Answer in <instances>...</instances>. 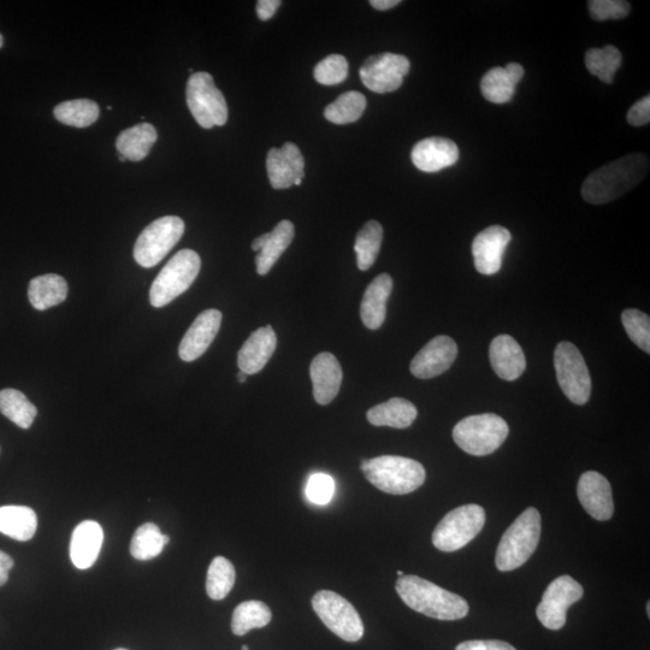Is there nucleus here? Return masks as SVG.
Returning a JSON list of instances; mask_svg holds the SVG:
<instances>
[{"mask_svg":"<svg viewBox=\"0 0 650 650\" xmlns=\"http://www.w3.org/2000/svg\"><path fill=\"white\" fill-rule=\"evenodd\" d=\"M647 613H648V617H650V604H649V602L647 604Z\"/></svg>","mask_w":650,"mask_h":650,"instance_id":"52","label":"nucleus"},{"mask_svg":"<svg viewBox=\"0 0 650 650\" xmlns=\"http://www.w3.org/2000/svg\"><path fill=\"white\" fill-rule=\"evenodd\" d=\"M0 412L21 429L31 428L38 415L37 407L26 395L11 388L0 390Z\"/></svg>","mask_w":650,"mask_h":650,"instance_id":"31","label":"nucleus"},{"mask_svg":"<svg viewBox=\"0 0 650 650\" xmlns=\"http://www.w3.org/2000/svg\"><path fill=\"white\" fill-rule=\"evenodd\" d=\"M510 428L504 418L494 413L462 419L453 429V440L464 452L476 457L492 454L507 439Z\"/></svg>","mask_w":650,"mask_h":650,"instance_id":"5","label":"nucleus"},{"mask_svg":"<svg viewBox=\"0 0 650 650\" xmlns=\"http://www.w3.org/2000/svg\"><path fill=\"white\" fill-rule=\"evenodd\" d=\"M3 45H4V38L3 35L0 34V49H2Z\"/></svg>","mask_w":650,"mask_h":650,"instance_id":"51","label":"nucleus"},{"mask_svg":"<svg viewBox=\"0 0 650 650\" xmlns=\"http://www.w3.org/2000/svg\"><path fill=\"white\" fill-rule=\"evenodd\" d=\"M313 398L319 405H329L338 397L342 383V369L338 358L329 352L313 358L310 368Z\"/></svg>","mask_w":650,"mask_h":650,"instance_id":"19","label":"nucleus"},{"mask_svg":"<svg viewBox=\"0 0 650 650\" xmlns=\"http://www.w3.org/2000/svg\"><path fill=\"white\" fill-rule=\"evenodd\" d=\"M185 233V222L177 216L158 218L139 235L134 258L140 267L153 268L167 257Z\"/></svg>","mask_w":650,"mask_h":650,"instance_id":"10","label":"nucleus"},{"mask_svg":"<svg viewBox=\"0 0 650 650\" xmlns=\"http://www.w3.org/2000/svg\"><path fill=\"white\" fill-rule=\"evenodd\" d=\"M366 109L364 94L357 91H348L334 100L324 110V117L335 124H348L357 122Z\"/></svg>","mask_w":650,"mask_h":650,"instance_id":"36","label":"nucleus"},{"mask_svg":"<svg viewBox=\"0 0 650 650\" xmlns=\"http://www.w3.org/2000/svg\"><path fill=\"white\" fill-rule=\"evenodd\" d=\"M404 575H405V573L403 571H398V576L399 577H403Z\"/></svg>","mask_w":650,"mask_h":650,"instance_id":"53","label":"nucleus"},{"mask_svg":"<svg viewBox=\"0 0 650 650\" xmlns=\"http://www.w3.org/2000/svg\"><path fill=\"white\" fill-rule=\"evenodd\" d=\"M115 650H128V649L118 648V649H115Z\"/></svg>","mask_w":650,"mask_h":650,"instance_id":"56","label":"nucleus"},{"mask_svg":"<svg viewBox=\"0 0 650 650\" xmlns=\"http://www.w3.org/2000/svg\"><path fill=\"white\" fill-rule=\"evenodd\" d=\"M410 68L409 58L397 53L384 52L366 59L359 70V75L364 86L370 91L390 93L403 86Z\"/></svg>","mask_w":650,"mask_h":650,"instance_id":"12","label":"nucleus"},{"mask_svg":"<svg viewBox=\"0 0 650 650\" xmlns=\"http://www.w3.org/2000/svg\"><path fill=\"white\" fill-rule=\"evenodd\" d=\"M455 650H517L511 644L502 641H468L460 643Z\"/></svg>","mask_w":650,"mask_h":650,"instance_id":"44","label":"nucleus"},{"mask_svg":"<svg viewBox=\"0 0 650 650\" xmlns=\"http://www.w3.org/2000/svg\"><path fill=\"white\" fill-rule=\"evenodd\" d=\"M222 323V312L206 310L195 318L187 330L179 347L180 358L183 362L191 363L202 357L214 342Z\"/></svg>","mask_w":650,"mask_h":650,"instance_id":"18","label":"nucleus"},{"mask_svg":"<svg viewBox=\"0 0 650 650\" xmlns=\"http://www.w3.org/2000/svg\"><path fill=\"white\" fill-rule=\"evenodd\" d=\"M360 469L372 486L392 495L415 492L427 478V472L421 463L398 455H382L363 460Z\"/></svg>","mask_w":650,"mask_h":650,"instance_id":"3","label":"nucleus"},{"mask_svg":"<svg viewBox=\"0 0 650 650\" xmlns=\"http://www.w3.org/2000/svg\"><path fill=\"white\" fill-rule=\"evenodd\" d=\"M15 563L9 554L0 551V587L8 582L9 572L13 570Z\"/></svg>","mask_w":650,"mask_h":650,"instance_id":"46","label":"nucleus"},{"mask_svg":"<svg viewBox=\"0 0 650 650\" xmlns=\"http://www.w3.org/2000/svg\"><path fill=\"white\" fill-rule=\"evenodd\" d=\"M489 358L496 375L504 381H516L527 368L522 347L510 335L496 336L490 344Z\"/></svg>","mask_w":650,"mask_h":650,"instance_id":"21","label":"nucleus"},{"mask_svg":"<svg viewBox=\"0 0 650 650\" xmlns=\"http://www.w3.org/2000/svg\"><path fill=\"white\" fill-rule=\"evenodd\" d=\"M590 16L595 21L620 20L629 15L630 3L624 0H592L588 3Z\"/></svg>","mask_w":650,"mask_h":650,"instance_id":"41","label":"nucleus"},{"mask_svg":"<svg viewBox=\"0 0 650 650\" xmlns=\"http://www.w3.org/2000/svg\"><path fill=\"white\" fill-rule=\"evenodd\" d=\"M418 415L417 407L403 398H393L368 411V421L375 427L406 429L411 427Z\"/></svg>","mask_w":650,"mask_h":650,"instance_id":"26","label":"nucleus"},{"mask_svg":"<svg viewBox=\"0 0 650 650\" xmlns=\"http://www.w3.org/2000/svg\"><path fill=\"white\" fill-rule=\"evenodd\" d=\"M38 529V517L27 506L0 507V533L16 541L33 539Z\"/></svg>","mask_w":650,"mask_h":650,"instance_id":"29","label":"nucleus"},{"mask_svg":"<svg viewBox=\"0 0 650 650\" xmlns=\"http://www.w3.org/2000/svg\"><path fill=\"white\" fill-rule=\"evenodd\" d=\"M383 240V227L377 221H369L359 230L354 251L357 253L358 268L369 270L375 264Z\"/></svg>","mask_w":650,"mask_h":650,"instance_id":"34","label":"nucleus"},{"mask_svg":"<svg viewBox=\"0 0 650 650\" xmlns=\"http://www.w3.org/2000/svg\"><path fill=\"white\" fill-rule=\"evenodd\" d=\"M411 158L417 169L424 173H437L458 162L459 149L452 140L427 138L413 147Z\"/></svg>","mask_w":650,"mask_h":650,"instance_id":"20","label":"nucleus"},{"mask_svg":"<svg viewBox=\"0 0 650 650\" xmlns=\"http://www.w3.org/2000/svg\"><path fill=\"white\" fill-rule=\"evenodd\" d=\"M648 171L649 157L644 153H631L619 158L585 179L583 199L594 205L611 203L640 185Z\"/></svg>","mask_w":650,"mask_h":650,"instance_id":"1","label":"nucleus"},{"mask_svg":"<svg viewBox=\"0 0 650 650\" xmlns=\"http://www.w3.org/2000/svg\"><path fill=\"white\" fill-rule=\"evenodd\" d=\"M120 161L124 163V162H127V159L124 158L123 156H120Z\"/></svg>","mask_w":650,"mask_h":650,"instance_id":"54","label":"nucleus"},{"mask_svg":"<svg viewBox=\"0 0 650 650\" xmlns=\"http://www.w3.org/2000/svg\"><path fill=\"white\" fill-rule=\"evenodd\" d=\"M280 0H259L257 3V15L259 20L268 21L273 19L276 11L280 9Z\"/></svg>","mask_w":650,"mask_h":650,"instance_id":"45","label":"nucleus"},{"mask_svg":"<svg viewBox=\"0 0 650 650\" xmlns=\"http://www.w3.org/2000/svg\"><path fill=\"white\" fill-rule=\"evenodd\" d=\"M271 618L273 613L264 602L257 600L242 602L233 613V634L244 636L253 629L265 628L270 624Z\"/></svg>","mask_w":650,"mask_h":650,"instance_id":"32","label":"nucleus"},{"mask_svg":"<svg viewBox=\"0 0 650 650\" xmlns=\"http://www.w3.org/2000/svg\"><path fill=\"white\" fill-rule=\"evenodd\" d=\"M276 346L277 338L273 327L267 325V327L256 330L238 353L240 371L247 375L258 374L273 357Z\"/></svg>","mask_w":650,"mask_h":650,"instance_id":"22","label":"nucleus"},{"mask_svg":"<svg viewBox=\"0 0 650 650\" xmlns=\"http://www.w3.org/2000/svg\"><path fill=\"white\" fill-rule=\"evenodd\" d=\"M200 268H202V260L197 252L193 250L177 252L152 283L151 305L155 307L167 306L188 291L197 279Z\"/></svg>","mask_w":650,"mask_h":650,"instance_id":"6","label":"nucleus"},{"mask_svg":"<svg viewBox=\"0 0 650 650\" xmlns=\"http://www.w3.org/2000/svg\"><path fill=\"white\" fill-rule=\"evenodd\" d=\"M554 366L561 390L576 405L587 404L592 394V378L582 353L571 342L555 348Z\"/></svg>","mask_w":650,"mask_h":650,"instance_id":"11","label":"nucleus"},{"mask_svg":"<svg viewBox=\"0 0 650 650\" xmlns=\"http://www.w3.org/2000/svg\"><path fill=\"white\" fill-rule=\"evenodd\" d=\"M56 120L67 126L86 128L98 120L100 109L96 102L90 99L68 100L58 104L53 110Z\"/></svg>","mask_w":650,"mask_h":650,"instance_id":"33","label":"nucleus"},{"mask_svg":"<svg viewBox=\"0 0 650 650\" xmlns=\"http://www.w3.org/2000/svg\"><path fill=\"white\" fill-rule=\"evenodd\" d=\"M512 241L510 230L501 226H492L482 230L472 242V256L478 273L492 276L499 273L502 258L508 244Z\"/></svg>","mask_w":650,"mask_h":650,"instance_id":"15","label":"nucleus"},{"mask_svg":"<svg viewBox=\"0 0 650 650\" xmlns=\"http://www.w3.org/2000/svg\"><path fill=\"white\" fill-rule=\"evenodd\" d=\"M541 537V514L529 507L514 520L501 537L495 564L502 572L512 571L523 566L539 546Z\"/></svg>","mask_w":650,"mask_h":650,"instance_id":"4","label":"nucleus"},{"mask_svg":"<svg viewBox=\"0 0 650 650\" xmlns=\"http://www.w3.org/2000/svg\"><path fill=\"white\" fill-rule=\"evenodd\" d=\"M267 171L274 189L300 186L305 176L303 153L293 143H286L281 149H271L267 157Z\"/></svg>","mask_w":650,"mask_h":650,"instance_id":"14","label":"nucleus"},{"mask_svg":"<svg viewBox=\"0 0 650 650\" xmlns=\"http://www.w3.org/2000/svg\"><path fill=\"white\" fill-rule=\"evenodd\" d=\"M295 229L291 221H281L274 228L273 232L269 233L267 244L263 247L262 251L258 252L256 257L257 273L260 276L267 275L274 265L277 263L289 245L292 244L294 239Z\"/></svg>","mask_w":650,"mask_h":650,"instance_id":"30","label":"nucleus"},{"mask_svg":"<svg viewBox=\"0 0 650 650\" xmlns=\"http://www.w3.org/2000/svg\"><path fill=\"white\" fill-rule=\"evenodd\" d=\"M335 494L333 477L325 474H315L310 477L306 486V496L313 504L327 505Z\"/></svg>","mask_w":650,"mask_h":650,"instance_id":"42","label":"nucleus"},{"mask_svg":"<svg viewBox=\"0 0 650 650\" xmlns=\"http://www.w3.org/2000/svg\"><path fill=\"white\" fill-rule=\"evenodd\" d=\"M523 76L524 68L518 63H508L505 68L490 69L481 81L483 97L494 104L511 102Z\"/></svg>","mask_w":650,"mask_h":650,"instance_id":"24","label":"nucleus"},{"mask_svg":"<svg viewBox=\"0 0 650 650\" xmlns=\"http://www.w3.org/2000/svg\"><path fill=\"white\" fill-rule=\"evenodd\" d=\"M241 650H250L247 646H242Z\"/></svg>","mask_w":650,"mask_h":650,"instance_id":"55","label":"nucleus"},{"mask_svg":"<svg viewBox=\"0 0 650 650\" xmlns=\"http://www.w3.org/2000/svg\"><path fill=\"white\" fill-rule=\"evenodd\" d=\"M395 589L407 606L429 618L458 620L468 616L469 604L457 594L418 576L399 577Z\"/></svg>","mask_w":650,"mask_h":650,"instance_id":"2","label":"nucleus"},{"mask_svg":"<svg viewBox=\"0 0 650 650\" xmlns=\"http://www.w3.org/2000/svg\"><path fill=\"white\" fill-rule=\"evenodd\" d=\"M315 79L324 86L341 84L348 76V62L344 56L330 55L316 65Z\"/></svg>","mask_w":650,"mask_h":650,"instance_id":"40","label":"nucleus"},{"mask_svg":"<svg viewBox=\"0 0 650 650\" xmlns=\"http://www.w3.org/2000/svg\"><path fill=\"white\" fill-rule=\"evenodd\" d=\"M164 547L161 529L156 524L146 523L135 531L130 542V554L137 560H151L158 557Z\"/></svg>","mask_w":650,"mask_h":650,"instance_id":"38","label":"nucleus"},{"mask_svg":"<svg viewBox=\"0 0 650 650\" xmlns=\"http://www.w3.org/2000/svg\"><path fill=\"white\" fill-rule=\"evenodd\" d=\"M458 356V346L449 336H436L413 358L410 370L412 375L429 380L446 372Z\"/></svg>","mask_w":650,"mask_h":650,"instance_id":"16","label":"nucleus"},{"mask_svg":"<svg viewBox=\"0 0 650 650\" xmlns=\"http://www.w3.org/2000/svg\"><path fill=\"white\" fill-rule=\"evenodd\" d=\"M313 611L323 624L341 640L354 643L362 640L364 624L350 601L330 590H321L312 598Z\"/></svg>","mask_w":650,"mask_h":650,"instance_id":"9","label":"nucleus"},{"mask_svg":"<svg viewBox=\"0 0 650 650\" xmlns=\"http://www.w3.org/2000/svg\"><path fill=\"white\" fill-rule=\"evenodd\" d=\"M486 523V512L478 505H465L446 514L433 534V543L442 552H455L475 539Z\"/></svg>","mask_w":650,"mask_h":650,"instance_id":"7","label":"nucleus"},{"mask_svg":"<svg viewBox=\"0 0 650 650\" xmlns=\"http://www.w3.org/2000/svg\"><path fill=\"white\" fill-rule=\"evenodd\" d=\"M104 531L94 520H85L75 528L70 541V559L80 570L90 569L96 563L103 547Z\"/></svg>","mask_w":650,"mask_h":650,"instance_id":"23","label":"nucleus"},{"mask_svg":"<svg viewBox=\"0 0 650 650\" xmlns=\"http://www.w3.org/2000/svg\"><path fill=\"white\" fill-rule=\"evenodd\" d=\"M581 584L570 576H560L548 585L537 607V618L549 630H560L566 624L567 610L583 598Z\"/></svg>","mask_w":650,"mask_h":650,"instance_id":"13","label":"nucleus"},{"mask_svg":"<svg viewBox=\"0 0 650 650\" xmlns=\"http://www.w3.org/2000/svg\"><path fill=\"white\" fill-rule=\"evenodd\" d=\"M268 239L269 233L258 236V238L254 239L252 242V250L256 252L262 251L265 244H267Z\"/></svg>","mask_w":650,"mask_h":650,"instance_id":"48","label":"nucleus"},{"mask_svg":"<svg viewBox=\"0 0 650 650\" xmlns=\"http://www.w3.org/2000/svg\"><path fill=\"white\" fill-rule=\"evenodd\" d=\"M578 500L584 510L594 519L605 522L614 513L612 487L605 476L596 471H587L579 478Z\"/></svg>","mask_w":650,"mask_h":650,"instance_id":"17","label":"nucleus"},{"mask_svg":"<svg viewBox=\"0 0 650 650\" xmlns=\"http://www.w3.org/2000/svg\"><path fill=\"white\" fill-rule=\"evenodd\" d=\"M187 105L200 127L211 129L228 121L226 98L209 73H193L187 84Z\"/></svg>","mask_w":650,"mask_h":650,"instance_id":"8","label":"nucleus"},{"mask_svg":"<svg viewBox=\"0 0 650 650\" xmlns=\"http://www.w3.org/2000/svg\"><path fill=\"white\" fill-rule=\"evenodd\" d=\"M622 61V53L612 45L604 49H590L585 53V67L605 84H612Z\"/></svg>","mask_w":650,"mask_h":650,"instance_id":"35","label":"nucleus"},{"mask_svg":"<svg viewBox=\"0 0 650 650\" xmlns=\"http://www.w3.org/2000/svg\"><path fill=\"white\" fill-rule=\"evenodd\" d=\"M248 375L245 374V372L240 371L238 374V380L240 383H245L247 380Z\"/></svg>","mask_w":650,"mask_h":650,"instance_id":"49","label":"nucleus"},{"mask_svg":"<svg viewBox=\"0 0 650 650\" xmlns=\"http://www.w3.org/2000/svg\"><path fill=\"white\" fill-rule=\"evenodd\" d=\"M393 291V279L388 274H381L370 283L364 293L360 317L366 328L377 330L386 321L387 301Z\"/></svg>","mask_w":650,"mask_h":650,"instance_id":"25","label":"nucleus"},{"mask_svg":"<svg viewBox=\"0 0 650 650\" xmlns=\"http://www.w3.org/2000/svg\"><path fill=\"white\" fill-rule=\"evenodd\" d=\"M628 122L632 127L646 126L650 122V96L638 100L631 106Z\"/></svg>","mask_w":650,"mask_h":650,"instance_id":"43","label":"nucleus"},{"mask_svg":"<svg viewBox=\"0 0 650 650\" xmlns=\"http://www.w3.org/2000/svg\"><path fill=\"white\" fill-rule=\"evenodd\" d=\"M622 322L626 333L634 344L642 351L650 353V318L646 313L629 309L622 315Z\"/></svg>","mask_w":650,"mask_h":650,"instance_id":"39","label":"nucleus"},{"mask_svg":"<svg viewBox=\"0 0 650 650\" xmlns=\"http://www.w3.org/2000/svg\"><path fill=\"white\" fill-rule=\"evenodd\" d=\"M163 540H164L165 545H168V543L170 541V537L167 536V535H163Z\"/></svg>","mask_w":650,"mask_h":650,"instance_id":"50","label":"nucleus"},{"mask_svg":"<svg viewBox=\"0 0 650 650\" xmlns=\"http://www.w3.org/2000/svg\"><path fill=\"white\" fill-rule=\"evenodd\" d=\"M68 283L62 276L47 274L29 283L28 298L35 310L45 311L62 304L68 297Z\"/></svg>","mask_w":650,"mask_h":650,"instance_id":"28","label":"nucleus"},{"mask_svg":"<svg viewBox=\"0 0 650 650\" xmlns=\"http://www.w3.org/2000/svg\"><path fill=\"white\" fill-rule=\"evenodd\" d=\"M235 579L234 565L226 558L216 557L212 560L206 577V593L212 600L226 599L232 592Z\"/></svg>","mask_w":650,"mask_h":650,"instance_id":"37","label":"nucleus"},{"mask_svg":"<svg viewBox=\"0 0 650 650\" xmlns=\"http://www.w3.org/2000/svg\"><path fill=\"white\" fill-rule=\"evenodd\" d=\"M400 3V0H371L370 5L376 10L386 11L397 7Z\"/></svg>","mask_w":650,"mask_h":650,"instance_id":"47","label":"nucleus"},{"mask_svg":"<svg viewBox=\"0 0 650 650\" xmlns=\"http://www.w3.org/2000/svg\"><path fill=\"white\" fill-rule=\"evenodd\" d=\"M158 139L157 130L151 123H140L123 130L116 140L117 151L127 161H143Z\"/></svg>","mask_w":650,"mask_h":650,"instance_id":"27","label":"nucleus"}]
</instances>
